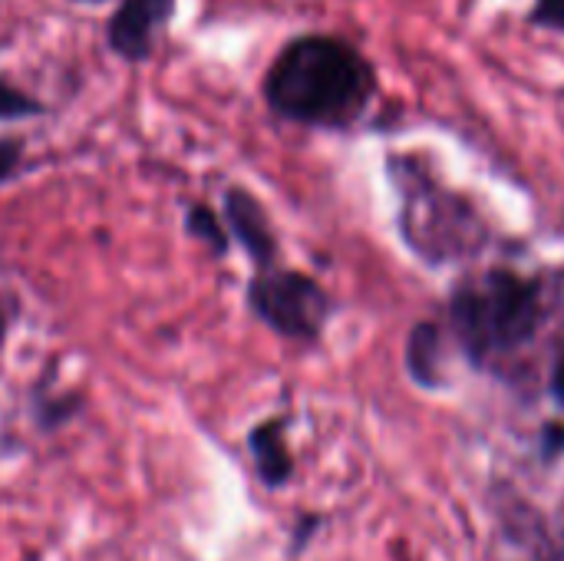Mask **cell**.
<instances>
[{
    "instance_id": "1",
    "label": "cell",
    "mask_w": 564,
    "mask_h": 561,
    "mask_svg": "<svg viewBox=\"0 0 564 561\" xmlns=\"http://www.w3.org/2000/svg\"><path fill=\"white\" fill-rule=\"evenodd\" d=\"M564 314V268L522 271L512 265L466 268L446 298L456 350L482 374L512 377Z\"/></svg>"
},
{
    "instance_id": "2",
    "label": "cell",
    "mask_w": 564,
    "mask_h": 561,
    "mask_svg": "<svg viewBox=\"0 0 564 561\" xmlns=\"http://www.w3.org/2000/svg\"><path fill=\"white\" fill-rule=\"evenodd\" d=\"M377 93L380 76L370 56L334 33L291 36L261 79V96L278 119L327 132L354 129Z\"/></svg>"
},
{
    "instance_id": "3",
    "label": "cell",
    "mask_w": 564,
    "mask_h": 561,
    "mask_svg": "<svg viewBox=\"0 0 564 561\" xmlns=\"http://www.w3.org/2000/svg\"><path fill=\"white\" fill-rule=\"evenodd\" d=\"M387 182L397 195L400 241L430 271L476 265L496 245L489 215L449 185L426 152H390Z\"/></svg>"
},
{
    "instance_id": "4",
    "label": "cell",
    "mask_w": 564,
    "mask_h": 561,
    "mask_svg": "<svg viewBox=\"0 0 564 561\" xmlns=\"http://www.w3.org/2000/svg\"><path fill=\"white\" fill-rule=\"evenodd\" d=\"M245 304L268 331L294 344H317L337 311V301L314 274L288 265L254 271Z\"/></svg>"
},
{
    "instance_id": "5",
    "label": "cell",
    "mask_w": 564,
    "mask_h": 561,
    "mask_svg": "<svg viewBox=\"0 0 564 561\" xmlns=\"http://www.w3.org/2000/svg\"><path fill=\"white\" fill-rule=\"evenodd\" d=\"M175 13L178 0H119L106 20V46L122 63H149Z\"/></svg>"
},
{
    "instance_id": "6",
    "label": "cell",
    "mask_w": 564,
    "mask_h": 561,
    "mask_svg": "<svg viewBox=\"0 0 564 561\" xmlns=\"http://www.w3.org/2000/svg\"><path fill=\"white\" fill-rule=\"evenodd\" d=\"M221 218L228 225L231 245H238L254 271L281 265V238L271 222V212L248 185H228L221 198Z\"/></svg>"
},
{
    "instance_id": "7",
    "label": "cell",
    "mask_w": 564,
    "mask_h": 561,
    "mask_svg": "<svg viewBox=\"0 0 564 561\" xmlns=\"http://www.w3.org/2000/svg\"><path fill=\"white\" fill-rule=\"evenodd\" d=\"M449 327H443L440 321H416L406 334V350H403V364H406V377L420 387V390H446L449 380Z\"/></svg>"
},
{
    "instance_id": "8",
    "label": "cell",
    "mask_w": 564,
    "mask_h": 561,
    "mask_svg": "<svg viewBox=\"0 0 564 561\" xmlns=\"http://www.w3.org/2000/svg\"><path fill=\"white\" fill-rule=\"evenodd\" d=\"M248 450L254 456L258 476L264 486L281 489L291 473H294V456L288 446V420L284 417H271L264 423H258L248 436Z\"/></svg>"
},
{
    "instance_id": "9",
    "label": "cell",
    "mask_w": 564,
    "mask_h": 561,
    "mask_svg": "<svg viewBox=\"0 0 564 561\" xmlns=\"http://www.w3.org/2000/svg\"><path fill=\"white\" fill-rule=\"evenodd\" d=\"M182 228H185V235H188V238L202 241L215 258H228V251H231L228 225H225L221 212H215L208 202H188V205H185Z\"/></svg>"
},
{
    "instance_id": "10",
    "label": "cell",
    "mask_w": 564,
    "mask_h": 561,
    "mask_svg": "<svg viewBox=\"0 0 564 561\" xmlns=\"http://www.w3.org/2000/svg\"><path fill=\"white\" fill-rule=\"evenodd\" d=\"M46 112H50V106H46L40 96L20 89L10 76L0 73V122L40 119V116H46Z\"/></svg>"
},
{
    "instance_id": "11",
    "label": "cell",
    "mask_w": 564,
    "mask_h": 561,
    "mask_svg": "<svg viewBox=\"0 0 564 561\" xmlns=\"http://www.w3.org/2000/svg\"><path fill=\"white\" fill-rule=\"evenodd\" d=\"M525 20L539 30L562 33L564 36V0H532Z\"/></svg>"
},
{
    "instance_id": "12",
    "label": "cell",
    "mask_w": 564,
    "mask_h": 561,
    "mask_svg": "<svg viewBox=\"0 0 564 561\" xmlns=\"http://www.w3.org/2000/svg\"><path fill=\"white\" fill-rule=\"evenodd\" d=\"M23 165V142L20 139H0V185L10 182Z\"/></svg>"
},
{
    "instance_id": "13",
    "label": "cell",
    "mask_w": 564,
    "mask_h": 561,
    "mask_svg": "<svg viewBox=\"0 0 564 561\" xmlns=\"http://www.w3.org/2000/svg\"><path fill=\"white\" fill-rule=\"evenodd\" d=\"M549 397L555 400V407L564 413V350L555 357V364L549 370Z\"/></svg>"
},
{
    "instance_id": "14",
    "label": "cell",
    "mask_w": 564,
    "mask_h": 561,
    "mask_svg": "<svg viewBox=\"0 0 564 561\" xmlns=\"http://www.w3.org/2000/svg\"><path fill=\"white\" fill-rule=\"evenodd\" d=\"M545 453H564L562 423H549V427H545Z\"/></svg>"
},
{
    "instance_id": "15",
    "label": "cell",
    "mask_w": 564,
    "mask_h": 561,
    "mask_svg": "<svg viewBox=\"0 0 564 561\" xmlns=\"http://www.w3.org/2000/svg\"><path fill=\"white\" fill-rule=\"evenodd\" d=\"M7 327H10V321H7V311H3V301H0V347L7 341Z\"/></svg>"
},
{
    "instance_id": "16",
    "label": "cell",
    "mask_w": 564,
    "mask_h": 561,
    "mask_svg": "<svg viewBox=\"0 0 564 561\" xmlns=\"http://www.w3.org/2000/svg\"><path fill=\"white\" fill-rule=\"evenodd\" d=\"M73 3H86V7H96V3H106V0H73Z\"/></svg>"
}]
</instances>
